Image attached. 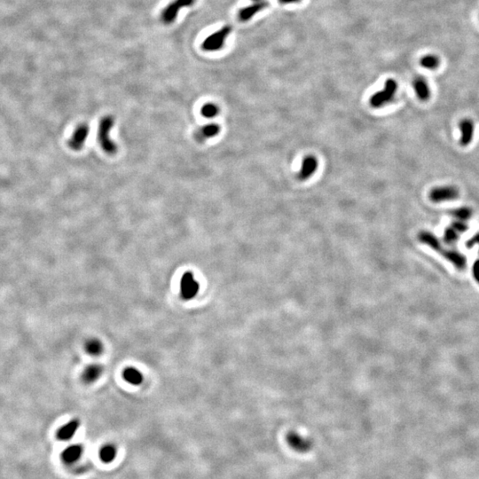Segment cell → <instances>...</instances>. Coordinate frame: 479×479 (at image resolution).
<instances>
[{
	"mask_svg": "<svg viewBox=\"0 0 479 479\" xmlns=\"http://www.w3.org/2000/svg\"><path fill=\"white\" fill-rule=\"evenodd\" d=\"M114 120L111 115H105L100 122L98 138L100 147L105 153L109 155H114L117 152L116 144L110 138V132L114 126Z\"/></svg>",
	"mask_w": 479,
	"mask_h": 479,
	"instance_id": "obj_2",
	"label": "cell"
},
{
	"mask_svg": "<svg viewBox=\"0 0 479 479\" xmlns=\"http://www.w3.org/2000/svg\"><path fill=\"white\" fill-rule=\"evenodd\" d=\"M100 459L103 463H112L117 456V448L113 444H106L101 446L99 453Z\"/></svg>",
	"mask_w": 479,
	"mask_h": 479,
	"instance_id": "obj_17",
	"label": "cell"
},
{
	"mask_svg": "<svg viewBox=\"0 0 479 479\" xmlns=\"http://www.w3.org/2000/svg\"><path fill=\"white\" fill-rule=\"evenodd\" d=\"M220 132V126L218 124H210L204 125L195 133V138L199 142H204L208 138H214Z\"/></svg>",
	"mask_w": 479,
	"mask_h": 479,
	"instance_id": "obj_14",
	"label": "cell"
},
{
	"mask_svg": "<svg viewBox=\"0 0 479 479\" xmlns=\"http://www.w3.org/2000/svg\"><path fill=\"white\" fill-rule=\"evenodd\" d=\"M429 197L435 204L454 201L459 197V190L453 185L436 186L431 190Z\"/></svg>",
	"mask_w": 479,
	"mask_h": 479,
	"instance_id": "obj_5",
	"label": "cell"
},
{
	"mask_svg": "<svg viewBox=\"0 0 479 479\" xmlns=\"http://www.w3.org/2000/svg\"><path fill=\"white\" fill-rule=\"evenodd\" d=\"M300 0H279V2L281 4H292V3H297Z\"/></svg>",
	"mask_w": 479,
	"mask_h": 479,
	"instance_id": "obj_28",
	"label": "cell"
},
{
	"mask_svg": "<svg viewBox=\"0 0 479 479\" xmlns=\"http://www.w3.org/2000/svg\"><path fill=\"white\" fill-rule=\"evenodd\" d=\"M287 443L289 446L298 453H306L312 449L313 442L297 432H290L287 435Z\"/></svg>",
	"mask_w": 479,
	"mask_h": 479,
	"instance_id": "obj_9",
	"label": "cell"
},
{
	"mask_svg": "<svg viewBox=\"0 0 479 479\" xmlns=\"http://www.w3.org/2000/svg\"><path fill=\"white\" fill-rule=\"evenodd\" d=\"M267 5H268L267 2L260 1V2H256V3L253 4V5H249L247 7H244V8H242L240 11V13H239V18L242 22H247L249 20L251 19L252 17L256 15V13H258L261 10L266 8Z\"/></svg>",
	"mask_w": 479,
	"mask_h": 479,
	"instance_id": "obj_16",
	"label": "cell"
},
{
	"mask_svg": "<svg viewBox=\"0 0 479 479\" xmlns=\"http://www.w3.org/2000/svg\"><path fill=\"white\" fill-rule=\"evenodd\" d=\"M101 374H102V367L100 365H91L87 366L86 370L84 371L82 378L86 384H91L96 380L99 379Z\"/></svg>",
	"mask_w": 479,
	"mask_h": 479,
	"instance_id": "obj_18",
	"label": "cell"
},
{
	"mask_svg": "<svg viewBox=\"0 0 479 479\" xmlns=\"http://www.w3.org/2000/svg\"><path fill=\"white\" fill-rule=\"evenodd\" d=\"M450 215L456 218V220H460L465 222L471 218L472 209L469 207H460L451 210Z\"/></svg>",
	"mask_w": 479,
	"mask_h": 479,
	"instance_id": "obj_21",
	"label": "cell"
},
{
	"mask_svg": "<svg viewBox=\"0 0 479 479\" xmlns=\"http://www.w3.org/2000/svg\"><path fill=\"white\" fill-rule=\"evenodd\" d=\"M253 1H256V2H260V1H263V0H253Z\"/></svg>",
	"mask_w": 479,
	"mask_h": 479,
	"instance_id": "obj_29",
	"label": "cell"
},
{
	"mask_svg": "<svg viewBox=\"0 0 479 479\" xmlns=\"http://www.w3.org/2000/svg\"><path fill=\"white\" fill-rule=\"evenodd\" d=\"M472 273H473V276H474V279L476 281L478 282L479 284V258L477 259L475 261L474 264H473V267H472Z\"/></svg>",
	"mask_w": 479,
	"mask_h": 479,
	"instance_id": "obj_26",
	"label": "cell"
},
{
	"mask_svg": "<svg viewBox=\"0 0 479 479\" xmlns=\"http://www.w3.org/2000/svg\"><path fill=\"white\" fill-rule=\"evenodd\" d=\"M83 454H84L83 446H81L79 444H74L67 446L66 448L62 451L61 458L62 462L66 465L75 464L76 461L80 460Z\"/></svg>",
	"mask_w": 479,
	"mask_h": 479,
	"instance_id": "obj_10",
	"label": "cell"
},
{
	"mask_svg": "<svg viewBox=\"0 0 479 479\" xmlns=\"http://www.w3.org/2000/svg\"><path fill=\"white\" fill-rule=\"evenodd\" d=\"M232 32V27L225 26L222 29L211 34L209 37L206 38L203 43V48L205 51L215 52L218 51L223 47L225 41L228 38L229 34Z\"/></svg>",
	"mask_w": 479,
	"mask_h": 479,
	"instance_id": "obj_4",
	"label": "cell"
},
{
	"mask_svg": "<svg viewBox=\"0 0 479 479\" xmlns=\"http://www.w3.org/2000/svg\"><path fill=\"white\" fill-rule=\"evenodd\" d=\"M318 160L317 158L313 156H308L305 157L303 162L302 167L299 172L298 178L300 181H306L310 179L312 176L315 173V171L318 169Z\"/></svg>",
	"mask_w": 479,
	"mask_h": 479,
	"instance_id": "obj_13",
	"label": "cell"
},
{
	"mask_svg": "<svg viewBox=\"0 0 479 479\" xmlns=\"http://www.w3.org/2000/svg\"><path fill=\"white\" fill-rule=\"evenodd\" d=\"M196 0H173L167 5L161 13V21L163 23L171 24L175 21L180 10L194 5Z\"/></svg>",
	"mask_w": 479,
	"mask_h": 479,
	"instance_id": "obj_6",
	"label": "cell"
},
{
	"mask_svg": "<svg viewBox=\"0 0 479 479\" xmlns=\"http://www.w3.org/2000/svg\"><path fill=\"white\" fill-rule=\"evenodd\" d=\"M80 427V422L78 419H73L70 422H67L62 427L58 430V439L60 441H68L76 435V432Z\"/></svg>",
	"mask_w": 479,
	"mask_h": 479,
	"instance_id": "obj_12",
	"label": "cell"
},
{
	"mask_svg": "<svg viewBox=\"0 0 479 479\" xmlns=\"http://www.w3.org/2000/svg\"><path fill=\"white\" fill-rule=\"evenodd\" d=\"M451 226L453 228H456V230L460 233H462V232H466L468 229H469V227L468 225L465 223L464 221H460V220H456L454 221L453 223L451 224Z\"/></svg>",
	"mask_w": 479,
	"mask_h": 479,
	"instance_id": "obj_25",
	"label": "cell"
},
{
	"mask_svg": "<svg viewBox=\"0 0 479 479\" xmlns=\"http://www.w3.org/2000/svg\"><path fill=\"white\" fill-rule=\"evenodd\" d=\"M219 113V109L218 106L213 103H207L204 105V107L201 109V114L206 118H213L218 115Z\"/></svg>",
	"mask_w": 479,
	"mask_h": 479,
	"instance_id": "obj_24",
	"label": "cell"
},
{
	"mask_svg": "<svg viewBox=\"0 0 479 479\" xmlns=\"http://www.w3.org/2000/svg\"><path fill=\"white\" fill-rule=\"evenodd\" d=\"M460 131V145L462 147L469 146L474 138L475 125L470 119H462L459 124Z\"/></svg>",
	"mask_w": 479,
	"mask_h": 479,
	"instance_id": "obj_11",
	"label": "cell"
},
{
	"mask_svg": "<svg viewBox=\"0 0 479 479\" xmlns=\"http://www.w3.org/2000/svg\"><path fill=\"white\" fill-rule=\"evenodd\" d=\"M413 89L415 91V94L418 97V99L422 101H427L431 97V90L428 86L427 81L424 79V77L418 76L413 83Z\"/></svg>",
	"mask_w": 479,
	"mask_h": 479,
	"instance_id": "obj_15",
	"label": "cell"
},
{
	"mask_svg": "<svg viewBox=\"0 0 479 479\" xmlns=\"http://www.w3.org/2000/svg\"><path fill=\"white\" fill-rule=\"evenodd\" d=\"M398 89V84L394 79H388L385 82V88L373 95L370 98V105L378 109L389 103L394 98Z\"/></svg>",
	"mask_w": 479,
	"mask_h": 479,
	"instance_id": "obj_3",
	"label": "cell"
},
{
	"mask_svg": "<svg viewBox=\"0 0 479 479\" xmlns=\"http://www.w3.org/2000/svg\"><path fill=\"white\" fill-rule=\"evenodd\" d=\"M124 380L129 384L133 385H141L143 381V375L139 371L134 367H127L123 373Z\"/></svg>",
	"mask_w": 479,
	"mask_h": 479,
	"instance_id": "obj_19",
	"label": "cell"
},
{
	"mask_svg": "<svg viewBox=\"0 0 479 479\" xmlns=\"http://www.w3.org/2000/svg\"><path fill=\"white\" fill-rule=\"evenodd\" d=\"M476 244L479 245V232L476 233L473 237L470 238V240L466 242V246L468 248L473 247Z\"/></svg>",
	"mask_w": 479,
	"mask_h": 479,
	"instance_id": "obj_27",
	"label": "cell"
},
{
	"mask_svg": "<svg viewBox=\"0 0 479 479\" xmlns=\"http://www.w3.org/2000/svg\"><path fill=\"white\" fill-rule=\"evenodd\" d=\"M181 296L185 300L194 298L199 291V283L195 280L192 273H185L181 281Z\"/></svg>",
	"mask_w": 479,
	"mask_h": 479,
	"instance_id": "obj_7",
	"label": "cell"
},
{
	"mask_svg": "<svg viewBox=\"0 0 479 479\" xmlns=\"http://www.w3.org/2000/svg\"><path fill=\"white\" fill-rule=\"evenodd\" d=\"M423 243L429 247L432 248L433 251L440 253L442 256L446 258V260H448L451 264H453L457 269L463 270L464 268H466V266H467L466 256L457 251L448 250V249L443 247L440 241L432 232H429L424 236Z\"/></svg>",
	"mask_w": 479,
	"mask_h": 479,
	"instance_id": "obj_1",
	"label": "cell"
},
{
	"mask_svg": "<svg viewBox=\"0 0 479 479\" xmlns=\"http://www.w3.org/2000/svg\"><path fill=\"white\" fill-rule=\"evenodd\" d=\"M460 234V232H458L456 228L450 226L446 228L444 232V242H446V244H453L459 240Z\"/></svg>",
	"mask_w": 479,
	"mask_h": 479,
	"instance_id": "obj_23",
	"label": "cell"
},
{
	"mask_svg": "<svg viewBox=\"0 0 479 479\" xmlns=\"http://www.w3.org/2000/svg\"><path fill=\"white\" fill-rule=\"evenodd\" d=\"M420 64L428 69H435L439 65V59L436 55L428 54L421 59Z\"/></svg>",
	"mask_w": 479,
	"mask_h": 479,
	"instance_id": "obj_22",
	"label": "cell"
},
{
	"mask_svg": "<svg viewBox=\"0 0 479 479\" xmlns=\"http://www.w3.org/2000/svg\"><path fill=\"white\" fill-rule=\"evenodd\" d=\"M86 351L91 356H99L103 351V345L97 339H90L86 342Z\"/></svg>",
	"mask_w": 479,
	"mask_h": 479,
	"instance_id": "obj_20",
	"label": "cell"
},
{
	"mask_svg": "<svg viewBox=\"0 0 479 479\" xmlns=\"http://www.w3.org/2000/svg\"><path fill=\"white\" fill-rule=\"evenodd\" d=\"M89 133H90V127L87 124H83L78 125L72 134L71 138L68 140V147L75 151L81 150L85 146Z\"/></svg>",
	"mask_w": 479,
	"mask_h": 479,
	"instance_id": "obj_8",
	"label": "cell"
}]
</instances>
